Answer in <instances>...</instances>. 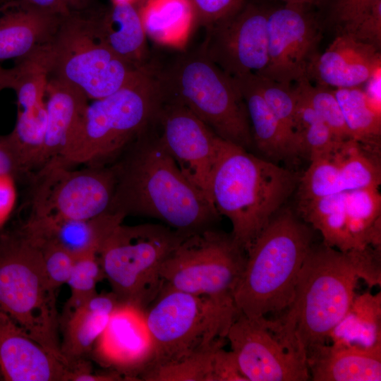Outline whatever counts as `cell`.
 Masks as SVG:
<instances>
[{
    "label": "cell",
    "instance_id": "5",
    "mask_svg": "<svg viewBox=\"0 0 381 381\" xmlns=\"http://www.w3.org/2000/svg\"><path fill=\"white\" fill-rule=\"evenodd\" d=\"M162 99L150 67L114 93L88 104L78 131L57 158L65 165L113 163L152 121Z\"/></svg>",
    "mask_w": 381,
    "mask_h": 381
},
{
    "label": "cell",
    "instance_id": "9",
    "mask_svg": "<svg viewBox=\"0 0 381 381\" xmlns=\"http://www.w3.org/2000/svg\"><path fill=\"white\" fill-rule=\"evenodd\" d=\"M187 235L162 224L118 225L97 255L118 300L145 310L164 284L163 263Z\"/></svg>",
    "mask_w": 381,
    "mask_h": 381
},
{
    "label": "cell",
    "instance_id": "52",
    "mask_svg": "<svg viewBox=\"0 0 381 381\" xmlns=\"http://www.w3.org/2000/svg\"><path fill=\"white\" fill-rule=\"evenodd\" d=\"M0 378H1V377H0Z\"/></svg>",
    "mask_w": 381,
    "mask_h": 381
},
{
    "label": "cell",
    "instance_id": "40",
    "mask_svg": "<svg viewBox=\"0 0 381 381\" xmlns=\"http://www.w3.org/2000/svg\"><path fill=\"white\" fill-rule=\"evenodd\" d=\"M103 278L104 275L96 254L75 258L66 283L71 289V296L65 309L74 308L97 294V284Z\"/></svg>",
    "mask_w": 381,
    "mask_h": 381
},
{
    "label": "cell",
    "instance_id": "7",
    "mask_svg": "<svg viewBox=\"0 0 381 381\" xmlns=\"http://www.w3.org/2000/svg\"><path fill=\"white\" fill-rule=\"evenodd\" d=\"M154 73L164 97L187 107L223 140L248 151L254 147L238 87L201 48L181 54L165 70Z\"/></svg>",
    "mask_w": 381,
    "mask_h": 381
},
{
    "label": "cell",
    "instance_id": "36",
    "mask_svg": "<svg viewBox=\"0 0 381 381\" xmlns=\"http://www.w3.org/2000/svg\"><path fill=\"white\" fill-rule=\"evenodd\" d=\"M298 181V200H307L346 191L337 163L328 153L313 157Z\"/></svg>",
    "mask_w": 381,
    "mask_h": 381
},
{
    "label": "cell",
    "instance_id": "25",
    "mask_svg": "<svg viewBox=\"0 0 381 381\" xmlns=\"http://www.w3.org/2000/svg\"><path fill=\"white\" fill-rule=\"evenodd\" d=\"M233 79L246 106L254 146L273 162L298 156L294 138L268 107L250 75Z\"/></svg>",
    "mask_w": 381,
    "mask_h": 381
},
{
    "label": "cell",
    "instance_id": "11",
    "mask_svg": "<svg viewBox=\"0 0 381 381\" xmlns=\"http://www.w3.org/2000/svg\"><path fill=\"white\" fill-rule=\"evenodd\" d=\"M246 262V252L231 233L210 227L187 235L163 263L161 276L174 289L234 306Z\"/></svg>",
    "mask_w": 381,
    "mask_h": 381
},
{
    "label": "cell",
    "instance_id": "26",
    "mask_svg": "<svg viewBox=\"0 0 381 381\" xmlns=\"http://www.w3.org/2000/svg\"><path fill=\"white\" fill-rule=\"evenodd\" d=\"M93 20L101 38L114 53L137 66H150L147 35L135 4H113Z\"/></svg>",
    "mask_w": 381,
    "mask_h": 381
},
{
    "label": "cell",
    "instance_id": "43",
    "mask_svg": "<svg viewBox=\"0 0 381 381\" xmlns=\"http://www.w3.org/2000/svg\"><path fill=\"white\" fill-rule=\"evenodd\" d=\"M381 0H335L333 17L338 34L353 35Z\"/></svg>",
    "mask_w": 381,
    "mask_h": 381
},
{
    "label": "cell",
    "instance_id": "13",
    "mask_svg": "<svg viewBox=\"0 0 381 381\" xmlns=\"http://www.w3.org/2000/svg\"><path fill=\"white\" fill-rule=\"evenodd\" d=\"M153 124L181 173L213 205L210 181L224 140L187 107L163 95Z\"/></svg>",
    "mask_w": 381,
    "mask_h": 381
},
{
    "label": "cell",
    "instance_id": "10",
    "mask_svg": "<svg viewBox=\"0 0 381 381\" xmlns=\"http://www.w3.org/2000/svg\"><path fill=\"white\" fill-rule=\"evenodd\" d=\"M49 49L50 75L94 100L117 91L147 68L118 56L101 38L93 18L76 13L62 18Z\"/></svg>",
    "mask_w": 381,
    "mask_h": 381
},
{
    "label": "cell",
    "instance_id": "1",
    "mask_svg": "<svg viewBox=\"0 0 381 381\" xmlns=\"http://www.w3.org/2000/svg\"><path fill=\"white\" fill-rule=\"evenodd\" d=\"M377 254L370 247L341 251L323 243L313 245L291 302L277 319H265L268 329L308 364L350 310L358 281L380 285Z\"/></svg>",
    "mask_w": 381,
    "mask_h": 381
},
{
    "label": "cell",
    "instance_id": "31",
    "mask_svg": "<svg viewBox=\"0 0 381 381\" xmlns=\"http://www.w3.org/2000/svg\"><path fill=\"white\" fill-rule=\"evenodd\" d=\"M377 147L353 138L338 141L327 152L339 165L346 191L379 188L381 183Z\"/></svg>",
    "mask_w": 381,
    "mask_h": 381
},
{
    "label": "cell",
    "instance_id": "51",
    "mask_svg": "<svg viewBox=\"0 0 381 381\" xmlns=\"http://www.w3.org/2000/svg\"><path fill=\"white\" fill-rule=\"evenodd\" d=\"M113 4H135L137 0H111Z\"/></svg>",
    "mask_w": 381,
    "mask_h": 381
},
{
    "label": "cell",
    "instance_id": "38",
    "mask_svg": "<svg viewBox=\"0 0 381 381\" xmlns=\"http://www.w3.org/2000/svg\"><path fill=\"white\" fill-rule=\"evenodd\" d=\"M249 75L268 107L296 143L294 126L297 97L293 85L277 82L255 73Z\"/></svg>",
    "mask_w": 381,
    "mask_h": 381
},
{
    "label": "cell",
    "instance_id": "20",
    "mask_svg": "<svg viewBox=\"0 0 381 381\" xmlns=\"http://www.w3.org/2000/svg\"><path fill=\"white\" fill-rule=\"evenodd\" d=\"M124 219L123 215L111 212L84 219L29 217L23 228L35 236L54 242L77 258L97 255L104 241Z\"/></svg>",
    "mask_w": 381,
    "mask_h": 381
},
{
    "label": "cell",
    "instance_id": "34",
    "mask_svg": "<svg viewBox=\"0 0 381 381\" xmlns=\"http://www.w3.org/2000/svg\"><path fill=\"white\" fill-rule=\"evenodd\" d=\"M49 44L16 60V65L13 68L12 89L17 95L18 109H32L44 104L43 99L51 69Z\"/></svg>",
    "mask_w": 381,
    "mask_h": 381
},
{
    "label": "cell",
    "instance_id": "42",
    "mask_svg": "<svg viewBox=\"0 0 381 381\" xmlns=\"http://www.w3.org/2000/svg\"><path fill=\"white\" fill-rule=\"evenodd\" d=\"M23 174L7 140L0 136V226L8 217L14 200L13 179Z\"/></svg>",
    "mask_w": 381,
    "mask_h": 381
},
{
    "label": "cell",
    "instance_id": "12",
    "mask_svg": "<svg viewBox=\"0 0 381 381\" xmlns=\"http://www.w3.org/2000/svg\"><path fill=\"white\" fill-rule=\"evenodd\" d=\"M31 176L30 217L84 219L109 212L115 188L111 164L73 170L55 157Z\"/></svg>",
    "mask_w": 381,
    "mask_h": 381
},
{
    "label": "cell",
    "instance_id": "14",
    "mask_svg": "<svg viewBox=\"0 0 381 381\" xmlns=\"http://www.w3.org/2000/svg\"><path fill=\"white\" fill-rule=\"evenodd\" d=\"M267 14L243 1L231 13L205 27L201 49L232 78L262 73L268 62Z\"/></svg>",
    "mask_w": 381,
    "mask_h": 381
},
{
    "label": "cell",
    "instance_id": "15",
    "mask_svg": "<svg viewBox=\"0 0 381 381\" xmlns=\"http://www.w3.org/2000/svg\"><path fill=\"white\" fill-rule=\"evenodd\" d=\"M266 318L238 313L227 332L240 371L247 381H306L308 364L268 329Z\"/></svg>",
    "mask_w": 381,
    "mask_h": 381
},
{
    "label": "cell",
    "instance_id": "49",
    "mask_svg": "<svg viewBox=\"0 0 381 381\" xmlns=\"http://www.w3.org/2000/svg\"><path fill=\"white\" fill-rule=\"evenodd\" d=\"M14 80L13 68L6 69L0 66V91L5 88H12Z\"/></svg>",
    "mask_w": 381,
    "mask_h": 381
},
{
    "label": "cell",
    "instance_id": "39",
    "mask_svg": "<svg viewBox=\"0 0 381 381\" xmlns=\"http://www.w3.org/2000/svg\"><path fill=\"white\" fill-rule=\"evenodd\" d=\"M217 349L202 352L174 363L152 367L141 375L140 380L147 381H212V357Z\"/></svg>",
    "mask_w": 381,
    "mask_h": 381
},
{
    "label": "cell",
    "instance_id": "35",
    "mask_svg": "<svg viewBox=\"0 0 381 381\" xmlns=\"http://www.w3.org/2000/svg\"><path fill=\"white\" fill-rule=\"evenodd\" d=\"M296 97L294 135L298 156L310 159L329 152L339 140L308 104L297 94Z\"/></svg>",
    "mask_w": 381,
    "mask_h": 381
},
{
    "label": "cell",
    "instance_id": "30",
    "mask_svg": "<svg viewBox=\"0 0 381 381\" xmlns=\"http://www.w3.org/2000/svg\"><path fill=\"white\" fill-rule=\"evenodd\" d=\"M347 226L356 250L380 249L381 195L379 188L346 191Z\"/></svg>",
    "mask_w": 381,
    "mask_h": 381
},
{
    "label": "cell",
    "instance_id": "32",
    "mask_svg": "<svg viewBox=\"0 0 381 381\" xmlns=\"http://www.w3.org/2000/svg\"><path fill=\"white\" fill-rule=\"evenodd\" d=\"M46 126L45 103L18 109L15 127L6 137L24 174H32L42 165Z\"/></svg>",
    "mask_w": 381,
    "mask_h": 381
},
{
    "label": "cell",
    "instance_id": "45",
    "mask_svg": "<svg viewBox=\"0 0 381 381\" xmlns=\"http://www.w3.org/2000/svg\"><path fill=\"white\" fill-rule=\"evenodd\" d=\"M212 381H247L231 351L217 349L212 357Z\"/></svg>",
    "mask_w": 381,
    "mask_h": 381
},
{
    "label": "cell",
    "instance_id": "17",
    "mask_svg": "<svg viewBox=\"0 0 381 381\" xmlns=\"http://www.w3.org/2000/svg\"><path fill=\"white\" fill-rule=\"evenodd\" d=\"M93 349L100 364L127 380H140L155 356L145 310L131 303L119 302Z\"/></svg>",
    "mask_w": 381,
    "mask_h": 381
},
{
    "label": "cell",
    "instance_id": "22",
    "mask_svg": "<svg viewBox=\"0 0 381 381\" xmlns=\"http://www.w3.org/2000/svg\"><path fill=\"white\" fill-rule=\"evenodd\" d=\"M46 93L47 126L42 165L59 157L70 143L88 105V97L81 90L55 77L49 79Z\"/></svg>",
    "mask_w": 381,
    "mask_h": 381
},
{
    "label": "cell",
    "instance_id": "33",
    "mask_svg": "<svg viewBox=\"0 0 381 381\" xmlns=\"http://www.w3.org/2000/svg\"><path fill=\"white\" fill-rule=\"evenodd\" d=\"M351 138L374 147L380 146L381 112L359 87L333 89Z\"/></svg>",
    "mask_w": 381,
    "mask_h": 381
},
{
    "label": "cell",
    "instance_id": "47",
    "mask_svg": "<svg viewBox=\"0 0 381 381\" xmlns=\"http://www.w3.org/2000/svg\"><path fill=\"white\" fill-rule=\"evenodd\" d=\"M357 40L380 49L381 45V4L377 5L372 12L359 25L351 35Z\"/></svg>",
    "mask_w": 381,
    "mask_h": 381
},
{
    "label": "cell",
    "instance_id": "46",
    "mask_svg": "<svg viewBox=\"0 0 381 381\" xmlns=\"http://www.w3.org/2000/svg\"><path fill=\"white\" fill-rule=\"evenodd\" d=\"M24 4L61 18L76 13L87 0H22Z\"/></svg>",
    "mask_w": 381,
    "mask_h": 381
},
{
    "label": "cell",
    "instance_id": "27",
    "mask_svg": "<svg viewBox=\"0 0 381 381\" xmlns=\"http://www.w3.org/2000/svg\"><path fill=\"white\" fill-rule=\"evenodd\" d=\"M139 12L147 37L176 49L185 47L197 23L190 0H146Z\"/></svg>",
    "mask_w": 381,
    "mask_h": 381
},
{
    "label": "cell",
    "instance_id": "4",
    "mask_svg": "<svg viewBox=\"0 0 381 381\" xmlns=\"http://www.w3.org/2000/svg\"><path fill=\"white\" fill-rule=\"evenodd\" d=\"M312 246L307 224L289 210L277 212L246 251L234 296L238 313L258 318L285 310Z\"/></svg>",
    "mask_w": 381,
    "mask_h": 381
},
{
    "label": "cell",
    "instance_id": "50",
    "mask_svg": "<svg viewBox=\"0 0 381 381\" xmlns=\"http://www.w3.org/2000/svg\"><path fill=\"white\" fill-rule=\"evenodd\" d=\"M279 1H282L285 2L286 4L305 6L306 4L316 3L318 0H279Z\"/></svg>",
    "mask_w": 381,
    "mask_h": 381
},
{
    "label": "cell",
    "instance_id": "44",
    "mask_svg": "<svg viewBox=\"0 0 381 381\" xmlns=\"http://www.w3.org/2000/svg\"><path fill=\"white\" fill-rule=\"evenodd\" d=\"M196 16V21L206 27L226 16L243 0H190Z\"/></svg>",
    "mask_w": 381,
    "mask_h": 381
},
{
    "label": "cell",
    "instance_id": "41",
    "mask_svg": "<svg viewBox=\"0 0 381 381\" xmlns=\"http://www.w3.org/2000/svg\"><path fill=\"white\" fill-rule=\"evenodd\" d=\"M23 230L37 243L42 253L44 270L52 286L57 289L61 285L66 284L75 258L54 242L35 236L24 229Z\"/></svg>",
    "mask_w": 381,
    "mask_h": 381
},
{
    "label": "cell",
    "instance_id": "24",
    "mask_svg": "<svg viewBox=\"0 0 381 381\" xmlns=\"http://www.w3.org/2000/svg\"><path fill=\"white\" fill-rule=\"evenodd\" d=\"M308 366L313 381H380L381 344L368 348L325 344Z\"/></svg>",
    "mask_w": 381,
    "mask_h": 381
},
{
    "label": "cell",
    "instance_id": "8",
    "mask_svg": "<svg viewBox=\"0 0 381 381\" xmlns=\"http://www.w3.org/2000/svg\"><path fill=\"white\" fill-rule=\"evenodd\" d=\"M237 314L234 306L223 305L164 283L145 310L155 347L154 361L147 370L224 347Z\"/></svg>",
    "mask_w": 381,
    "mask_h": 381
},
{
    "label": "cell",
    "instance_id": "48",
    "mask_svg": "<svg viewBox=\"0 0 381 381\" xmlns=\"http://www.w3.org/2000/svg\"><path fill=\"white\" fill-rule=\"evenodd\" d=\"M380 83L381 68H379L367 80L366 89L363 90L372 106L379 112H381Z\"/></svg>",
    "mask_w": 381,
    "mask_h": 381
},
{
    "label": "cell",
    "instance_id": "6",
    "mask_svg": "<svg viewBox=\"0 0 381 381\" xmlns=\"http://www.w3.org/2000/svg\"><path fill=\"white\" fill-rule=\"evenodd\" d=\"M56 290L41 250L21 227L0 234V308L29 336L69 365L61 351Z\"/></svg>",
    "mask_w": 381,
    "mask_h": 381
},
{
    "label": "cell",
    "instance_id": "3",
    "mask_svg": "<svg viewBox=\"0 0 381 381\" xmlns=\"http://www.w3.org/2000/svg\"><path fill=\"white\" fill-rule=\"evenodd\" d=\"M298 178L275 162L223 140L210 192L231 235L246 252L298 185Z\"/></svg>",
    "mask_w": 381,
    "mask_h": 381
},
{
    "label": "cell",
    "instance_id": "16",
    "mask_svg": "<svg viewBox=\"0 0 381 381\" xmlns=\"http://www.w3.org/2000/svg\"><path fill=\"white\" fill-rule=\"evenodd\" d=\"M303 7L286 4L268 11V62L258 75L289 85L308 78V68L317 54L320 32Z\"/></svg>",
    "mask_w": 381,
    "mask_h": 381
},
{
    "label": "cell",
    "instance_id": "18",
    "mask_svg": "<svg viewBox=\"0 0 381 381\" xmlns=\"http://www.w3.org/2000/svg\"><path fill=\"white\" fill-rule=\"evenodd\" d=\"M71 366L31 338L0 308V377L6 381H69Z\"/></svg>",
    "mask_w": 381,
    "mask_h": 381
},
{
    "label": "cell",
    "instance_id": "29",
    "mask_svg": "<svg viewBox=\"0 0 381 381\" xmlns=\"http://www.w3.org/2000/svg\"><path fill=\"white\" fill-rule=\"evenodd\" d=\"M381 297L366 293L355 297L352 306L332 332L333 343L368 348L381 344Z\"/></svg>",
    "mask_w": 381,
    "mask_h": 381
},
{
    "label": "cell",
    "instance_id": "28",
    "mask_svg": "<svg viewBox=\"0 0 381 381\" xmlns=\"http://www.w3.org/2000/svg\"><path fill=\"white\" fill-rule=\"evenodd\" d=\"M346 197L344 191L298 204V214L320 232L323 243L341 251L356 250L347 226Z\"/></svg>",
    "mask_w": 381,
    "mask_h": 381
},
{
    "label": "cell",
    "instance_id": "37",
    "mask_svg": "<svg viewBox=\"0 0 381 381\" xmlns=\"http://www.w3.org/2000/svg\"><path fill=\"white\" fill-rule=\"evenodd\" d=\"M293 86L296 94L327 125L337 140L351 138L334 90L318 84L313 85L306 77L293 84Z\"/></svg>",
    "mask_w": 381,
    "mask_h": 381
},
{
    "label": "cell",
    "instance_id": "19",
    "mask_svg": "<svg viewBox=\"0 0 381 381\" xmlns=\"http://www.w3.org/2000/svg\"><path fill=\"white\" fill-rule=\"evenodd\" d=\"M380 49L349 34H338L328 47L317 54L307 77L328 87L349 88L365 83L381 68Z\"/></svg>",
    "mask_w": 381,
    "mask_h": 381
},
{
    "label": "cell",
    "instance_id": "2",
    "mask_svg": "<svg viewBox=\"0 0 381 381\" xmlns=\"http://www.w3.org/2000/svg\"><path fill=\"white\" fill-rule=\"evenodd\" d=\"M111 165L115 188L109 212L155 218L188 235L212 227L220 216L181 173L153 121Z\"/></svg>",
    "mask_w": 381,
    "mask_h": 381
},
{
    "label": "cell",
    "instance_id": "23",
    "mask_svg": "<svg viewBox=\"0 0 381 381\" xmlns=\"http://www.w3.org/2000/svg\"><path fill=\"white\" fill-rule=\"evenodd\" d=\"M1 11L0 61L20 59L50 42L62 20L23 2Z\"/></svg>",
    "mask_w": 381,
    "mask_h": 381
},
{
    "label": "cell",
    "instance_id": "21",
    "mask_svg": "<svg viewBox=\"0 0 381 381\" xmlns=\"http://www.w3.org/2000/svg\"><path fill=\"white\" fill-rule=\"evenodd\" d=\"M120 301L111 293L95 294L59 318L61 351L71 365L87 354L107 327Z\"/></svg>",
    "mask_w": 381,
    "mask_h": 381
}]
</instances>
